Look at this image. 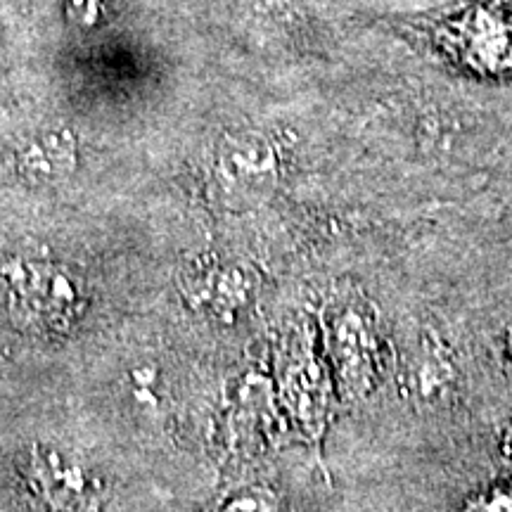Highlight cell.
<instances>
[{
    "label": "cell",
    "mask_w": 512,
    "mask_h": 512,
    "mask_svg": "<svg viewBox=\"0 0 512 512\" xmlns=\"http://www.w3.org/2000/svg\"><path fill=\"white\" fill-rule=\"evenodd\" d=\"M17 313L31 323L67 325L79 309V292L64 268L41 261L12 259L0 271Z\"/></svg>",
    "instance_id": "obj_1"
},
{
    "label": "cell",
    "mask_w": 512,
    "mask_h": 512,
    "mask_svg": "<svg viewBox=\"0 0 512 512\" xmlns=\"http://www.w3.org/2000/svg\"><path fill=\"white\" fill-rule=\"evenodd\" d=\"M29 491L38 512H95L98 508L91 484L74 472L67 475L57 463L38 465L31 472Z\"/></svg>",
    "instance_id": "obj_2"
},
{
    "label": "cell",
    "mask_w": 512,
    "mask_h": 512,
    "mask_svg": "<svg viewBox=\"0 0 512 512\" xmlns=\"http://www.w3.org/2000/svg\"><path fill=\"white\" fill-rule=\"evenodd\" d=\"M335 354L351 389H361L375 366V337L358 311L342 313L335 323Z\"/></svg>",
    "instance_id": "obj_3"
},
{
    "label": "cell",
    "mask_w": 512,
    "mask_h": 512,
    "mask_svg": "<svg viewBox=\"0 0 512 512\" xmlns=\"http://www.w3.org/2000/svg\"><path fill=\"white\" fill-rule=\"evenodd\" d=\"M216 512H280V503L271 491L254 489V491H242V494L233 496Z\"/></svg>",
    "instance_id": "obj_4"
},
{
    "label": "cell",
    "mask_w": 512,
    "mask_h": 512,
    "mask_svg": "<svg viewBox=\"0 0 512 512\" xmlns=\"http://www.w3.org/2000/svg\"><path fill=\"white\" fill-rule=\"evenodd\" d=\"M465 512H512V482L498 484L494 489L470 498Z\"/></svg>",
    "instance_id": "obj_5"
},
{
    "label": "cell",
    "mask_w": 512,
    "mask_h": 512,
    "mask_svg": "<svg viewBox=\"0 0 512 512\" xmlns=\"http://www.w3.org/2000/svg\"><path fill=\"white\" fill-rule=\"evenodd\" d=\"M498 448H501V456L508 465H512V415L508 418V422L503 425L501 439H498Z\"/></svg>",
    "instance_id": "obj_6"
},
{
    "label": "cell",
    "mask_w": 512,
    "mask_h": 512,
    "mask_svg": "<svg viewBox=\"0 0 512 512\" xmlns=\"http://www.w3.org/2000/svg\"><path fill=\"white\" fill-rule=\"evenodd\" d=\"M501 351H503V358L505 363L512 368V320L508 325H505L503 332H501Z\"/></svg>",
    "instance_id": "obj_7"
}]
</instances>
